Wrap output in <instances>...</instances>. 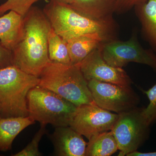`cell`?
Listing matches in <instances>:
<instances>
[{
  "instance_id": "9",
  "label": "cell",
  "mask_w": 156,
  "mask_h": 156,
  "mask_svg": "<svg viewBox=\"0 0 156 156\" xmlns=\"http://www.w3.org/2000/svg\"><path fill=\"white\" fill-rule=\"evenodd\" d=\"M119 114L112 113L95 103L77 107L70 126L89 140L102 132L111 131Z\"/></svg>"
},
{
  "instance_id": "26",
  "label": "cell",
  "mask_w": 156,
  "mask_h": 156,
  "mask_svg": "<svg viewBox=\"0 0 156 156\" xmlns=\"http://www.w3.org/2000/svg\"><path fill=\"white\" fill-rule=\"evenodd\" d=\"M0 117H1V105H0Z\"/></svg>"
},
{
  "instance_id": "27",
  "label": "cell",
  "mask_w": 156,
  "mask_h": 156,
  "mask_svg": "<svg viewBox=\"0 0 156 156\" xmlns=\"http://www.w3.org/2000/svg\"></svg>"
},
{
  "instance_id": "14",
  "label": "cell",
  "mask_w": 156,
  "mask_h": 156,
  "mask_svg": "<svg viewBox=\"0 0 156 156\" xmlns=\"http://www.w3.org/2000/svg\"><path fill=\"white\" fill-rule=\"evenodd\" d=\"M23 17L13 11L0 16V42L11 51L22 37Z\"/></svg>"
},
{
  "instance_id": "20",
  "label": "cell",
  "mask_w": 156,
  "mask_h": 156,
  "mask_svg": "<svg viewBox=\"0 0 156 156\" xmlns=\"http://www.w3.org/2000/svg\"><path fill=\"white\" fill-rule=\"evenodd\" d=\"M46 126L44 124H41L39 131L35 134L30 143L27 144L22 150L20 151L13 156H40L42 154L39 149V145L41 139L46 133Z\"/></svg>"
},
{
  "instance_id": "22",
  "label": "cell",
  "mask_w": 156,
  "mask_h": 156,
  "mask_svg": "<svg viewBox=\"0 0 156 156\" xmlns=\"http://www.w3.org/2000/svg\"><path fill=\"white\" fill-rule=\"evenodd\" d=\"M148 0H117L115 13L122 14L130 11L135 6L146 2Z\"/></svg>"
},
{
  "instance_id": "8",
  "label": "cell",
  "mask_w": 156,
  "mask_h": 156,
  "mask_svg": "<svg viewBox=\"0 0 156 156\" xmlns=\"http://www.w3.org/2000/svg\"><path fill=\"white\" fill-rule=\"evenodd\" d=\"M94 102L101 108L120 114L137 107L140 98L130 87L87 81Z\"/></svg>"
},
{
  "instance_id": "4",
  "label": "cell",
  "mask_w": 156,
  "mask_h": 156,
  "mask_svg": "<svg viewBox=\"0 0 156 156\" xmlns=\"http://www.w3.org/2000/svg\"><path fill=\"white\" fill-rule=\"evenodd\" d=\"M39 82V77L14 65L0 69L1 117L28 116L27 95Z\"/></svg>"
},
{
  "instance_id": "3",
  "label": "cell",
  "mask_w": 156,
  "mask_h": 156,
  "mask_svg": "<svg viewBox=\"0 0 156 156\" xmlns=\"http://www.w3.org/2000/svg\"><path fill=\"white\" fill-rule=\"evenodd\" d=\"M39 78V86L58 94L77 107L94 102L88 82L78 64L50 61Z\"/></svg>"
},
{
  "instance_id": "15",
  "label": "cell",
  "mask_w": 156,
  "mask_h": 156,
  "mask_svg": "<svg viewBox=\"0 0 156 156\" xmlns=\"http://www.w3.org/2000/svg\"><path fill=\"white\" fill-rule=\"evenodd\" d=\"M134 9L143 35L156 53V0H148Z\"/></svg>"
},
{
  "instance_id": "1",
  "label": "cell",
  "mask_w": 156,
  "mask_h": 156,
  "mask_svg": "<svg viewBox=\"0 0 156 156\" xmlns=\"http://www.w3.org/2000/svg\"><path fill=\"white\" fill-rule=\"evenodd\" d=\"M51 27L43 10L33 6L23 17L22 37L12 50L13 65L39 78L50 61L48 34Z\"/></svg>"
},
{
  "instance_id": "21",
  "label": "cell",
  "mask_w": 156,
  "mask_h": 156,
  "mask_svg": "<svg viewBox=\"0 0 156 156\" xmlns=\"http://www.w3.org/2000/svg\"><path fill=\"white\" fill-rule=\"evenodd\" d=\"M142 91L149 101L147 106L143 108V113L151 126L156 122V84L147 90H142Z\"/></svg>"
},
{
  "instance_id": "16",
  "label": "cell",
  "mask_w": 156,
  "mask_h": 156,
  "mask_svg": "<svg viewBox=\"0 0 156 156\" xmlns=\"http://www.w3.org/2000/svg\"><path fill=\"white\" fill-rule=\"evenodd\" d=\"M117 0H73L70 5L79 13L94 19L113 17Z\"/></svg>"
},
{
  "instance_id": "18",
  "label": "cell",
  "mask_w": 156,
  "mask_h": 156,
  "mask_svg": "<svg viewBox=\"0 0 156 156\" xmlns=\"http://www.w3.org/2000/svg\"><path fill=\"white\" fill-rule=\"evenodd\" d=\"M48 50L50 61L72 64L67 43L51 27L48 34Z\"/></svg>"
},
{
  "instance_id": "17",
  "label": "cell",
  "mask_w": 156,
  "mask_h": 156,
  "mask_svg": "<svg viewBox=\"0 0 156 156\" xmlns=\"http://www.w3.org/2000/svg\"><path fill=\"white\" fill-rule=\"evenodd\" d=\"M119 150L118 144L111 131H105L89 140L86 156H109Z\"/></svg>"
},
{
  "instance_id": "19",
  "label": "cell",
  "mask_w": 156,
  "mask_h": 156,
  "mask_svg": "<svg viewBox=\"0 0 156 156\" xmlns=\"http://www.w3.org/2000/svg\"><path fill=\"white\" fill-rule=\"evenodd\" d=\"M41 0H7L0 5V16L8 11H13L24 17L34 4Z\"/></svg>"
},
{
  "instance_id": "5",
  "label": "cell",
  "mask_w": 156,
  "mask_h": 156,
  "mask_svg": "<svg viewBox=\"0 0 156 156\" xmlns=\"http://www.w3.org/2000/svg\"><path fill=\"white\" fill-rule=\"evenodd\" d=\"M29 116L41 124L56 127L68 126L77 107L60 95L37 86L27 96Z\"/></svg>"
},
{
  "instance_id": "10",
  "label": "cell",
  "mask_w": 156,
  "mask_h": 156,
  "mask_svg": "<svg viewBox=\"0 0 156 156\" xmlns=\"http://www.w3.org/2000/svg\"><path fill=\"white\" fill-rule=\"evenodd\" d=\"M78 65L87 81L94 80L125 87L132 84L131 78L122 68L112 66L104 60L98 48Z\"/></svg>"
},
{
  "instance_id": "11",
  "label": "cell",
  "mask_w": 156,
  "mask_h": 156,
  "mask_svg": "<svg viewBox=\"0 0 156 156\" xmlns=\"http://www.w3.org/2000/svg\"><path fill=\"white\" fill-rule=\"evenodd\" d=\"M50 138L58 156H86L87 143L70 126L55 128Z\"/></svg>"
},
{
  "instance_id": "7",
  "label": "cell",
  "mask_w": 156,
  "mask_h": 156,
  "mask_svg": "<svg viewBox=\"0 0 156 156\" xmlns=\"http://www.w3.org/2000/svg\"><path fill=\"white\" fill-rule=\"evenodd\" d=\"M98 48L104 60L112 66L122 68L134 62L147 65L156 72V54L153 50L143 48L136 32L128 41L117 39L104 42Z\"/></svg>"
},
{
  "instance_id": "23",
  "label": "cell",
  "mask_w": 156,
  "mask_h": 156,
  "mask_svg": "<svg viewBox=\"0 0 156 156\" xmlns=\"http://www.w3.org/2000/svg\"><path fill=\"white\" fill-rule=\"evenodd\" d=\"M12 65V51L6 48L0 42V69Z\"/></svg>"
},
{
  "instance_id": "2",
  "label": "cell",
  "mask_w": 156,
  "mask_h": 156,
  "mask_svg": "<svg viewBox=\"0 0 156 156\" xmlns=\"http://www.w3.org/2000/svg\"><path fill=\"white\" fill-rule=\"evenodd\" d=\"M51 27L66 42L87 34L97 33L107 41L118 39V25L113 17L94 19L75 11L70 5L50 0L43 9Z\"/></svg>"
},
{
  "instance_id": "6",
  "label": "cell",
  "mask_w": 156,
  "mask_h": 156,
  "mask_svg": "<svg viewBox=\"0 0 156 156\" xmlns=\"http://www.w3.org/2000/svg\"><path fill=\"white\" fill-rule=\"evenodd\" d=\"M143 108L136 107L119 114L111 132L118 144L119 156H127L137 151L148 139L150 125L143 113Z\"/></svg>"
},
{
  "instance_id": "25",
  "label": "cell",
  "mask_w": 156,
  "mask_h": 156,
  "mask_svg": "<svg viewBox=\"0 0 156 156\" xmlns=\"http://www.w3.org/2000/svg\"><path fill=\"white\" fill-rule=\"evenodd\" d=\"M56 1H58V2H60L71 5L72 3L73 0H56Z\"/></svg>"
},
{
  "instance_id": "12",
  "label": "cell",
  "mask_w": 156,
  "mask_h": 156,
  "mask_svg": "<svg viewBox=\"0 0 156 156\" xmlns=\"http://www.w3.org/2000/svg\"><path fill=\"white\" fill-rule=\"evenodd\" d=\"M106 39L100 34H87L68 41L67 46L72 64L80 63L89 54L99 48Z\"/></svg>"
},
{
  "instance_id": "24",
  "label": "cell",
  "mask_w": 156,
  "mask_h": 156,
  "mask_svg": "<svg viewBox=\"0 0 156 156\" xmlns=\"http://www.w3.org/2000/svg\"><path fill=\"white\" fill-rule=\"evenodd\" d=\"M127 156H156V151L151 152L142 153L136 151L128 154Z\"/></svg>"
},
{
  "instance_id": "13",
  "label": "cell",
  "mask_w": 156,
  "mask_h": 156,
  "mask_svg": "<svg viewBox=\"0 0 156 156\" xmlns=\"http://www.w3.org/2000/svg\"><path fill=\"white\" fill-rule=\"evenodd\" d=\"M35 122L30 116L0 117V151L11 150L13 141L26 128Z\"/></svg>"
}]
</instances>
